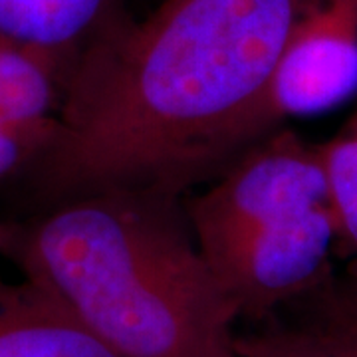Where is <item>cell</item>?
<instances>
[{"label":"cell","instance_id":"9c48e42d","mask_svg":"<svg viewBox=\"0 0 357 357\" xmlns=\"http://www.w3.org/2000/svg\"><path fill=\"white\" fill-rule=\"evenodd\" d=\"M340 229V250L357 262V112L344 129L318 145Z\"/></svg>","mask_w":357,"mask_h":357},{"label":"cell","instance_id":"8fae6325","mask_svg":"<svg viewBox=\"0 0 357 357\" xmlns=\"http://www.w3.org/2000/svg\"><path fill=\"white\" fill-rule=\"evenodd\" d=\"M345 278L351 282V286H354V288L357 290V262H349V264H347Z\"/></svg>","mask_w":357,"mask_h":357},{"label":"cell","instance_id":"5b68a950","mask_svg":"<svg viewBox=\"0 0 357 357\" xmlns=\"http://www.w3.org/2000/svg\"><path fill=\"white\" fill-rule=\"evenodd\" d=\"M236 357H357V290L328 278L234 332Z\"/></svg>","mask_w":357,"mask_h":357},{"label":"cell","instance_id":"ba28073f","mask_svg":"<svg viewBox=\"0 0 357 357\" xmlns=\"http://www.w3.org/2000/svg\"><path fill=\"white\" fill-rule=\"evenodd\" d=\"M62 91V77L46 60L0 42V123L44 143L54 128Z\"/></svg>","mask_w":357,"mask_h":357},{"label":"cell","instance_id":"277c9868","mask_svg":"<svg viewBox=\"0 0 357 357\" xmlns=\"http://www.w3.org/2000/svg\"><path fill=\"white\" fill-rule=\"evenodd\" d=\"M356 96L357 0H296L270 84L274 121L326 114Z\"/></svg>","mask_w":357,"mask_h":357},{"label":"cell","instance_id":"6da1fadb","mask_svg":"<svg viewBox=\"0 0 357 357\" xmlns=\"http://www.w3.org/2000/svg\"><path fill=\"white\" fill-rule=\"evenodd\" d=\"M296 0H165L72 68L18 175L40 211L105 192L178 199L280 126L270 84Z\"/></svg>","mask_w":357,"mask_h":357},{"label":"cell","instance_id":"3957f363","mask_svg":"<svg viewBox=\"0 0 357 357\" xmlns=\"http://www.w3.org/2000/svg\"><path fill=\"white\" fill-rule=\"evenodd\" d=\"M183 211L236 321L262 319L333 276L340 229L321 157L290 129L256 141Z\"/></svg>","mask_w":357,"mask_h":357},{"label":"cell","instance_id":"8992f818","mask_svg":"<svg viewBox=\"0 0 357 357\" xmlns=\"http://www.w3.org/2000/svg\"><path fill=\"white\" fill-rule=\"evenodd\" d=\"M128 14L121 0H0V42L32 52L60 74Z\"/></svg>","mask_w":357,"mask_h":357},{"label":"cell","instance_id":"30bf717a","mask_svg":"<svg viewBox=\"0 0 357 357\" xmlns=\"http://www.w3.org/2000/svg\"><path fill=\"white\" fill-rule=\"evenodd\" d=\"M18 230L20 222L16 220H0V256L13 255L16 241H18Z\"/></svg>","mask_w":357,"mask_h":357},{"label":"cell","instance_id":"7a4b0ae2","mask_svg":"<svg viewBox=\"0 0 357 357\" xmlns=\"http://www.w3.org/2000/svg\"><path fill=\"white\" fill-rule=\"evenodd\" d=\"M10 260L119 357H236V314L178 199L56 204L20 222Z\"/></svg>","mask_w":357,"mask_h":357},{"label":"cell","instance_id":"52a82bcc","mask_svg":"<svg viewBox=\"0 0 357 357\" xmlns=\"http://www.w3.org/2000/svg\"><path fill=\"white\" fill-rule=\"evenodd\" d=\"M0 357H119L28 276L0 278Z\"/></svg>","mask_w":357,"mask_h":357}]
</instances>
